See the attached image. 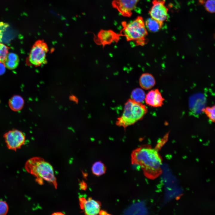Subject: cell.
Segmentation results:
<instances>
[{
  "label": "cell",
  "instance_id": "20",
  "mask_svg": "<svg viewBox=\"0 0 215 215\" xmlns=\"http://www.w3.org/2000/svg\"><path fill=\"white\" fill-rule=\"evenodd\" d=\"M5 67L9 69H14L18 65L19 62H14L6 59L4 63Z\"/></svg>",
  "mask_w": 215,
  "mask_h": 215
},
{
  "label": "cell",
  "instance_id": "2",
  "mask_svg": "<svg viewBox=\"0 0 215 215\" xmlns=\"http://www.w3.org/2000/svg\"><path fill=\"white\" fill-rule=\"evenodd\" d=\"M24 167L28 172L36 177V181L39 184H43V180H45L53 184L57 188V184L53 168L43 158H32L27 161Z\"/></svg>",
  "mask_w": 215,
  "mask_h": 215
},
{
  "label": "cell",
  "instance_id": "9",
  "mask_svg": "<svg viewBox=\"0 0 215 215\" xmlns=\"http://www.w3.org/2000/svg\"><path fill=\"white\" fill-rule=\"evenodd\" d=\"M79 202L81 208L83 210L86 215H97L101 210V203L91 197L86 199L84 197H81L79 199Z\"/></svg>",
  "mask_w": 215,
  "mask_h": 215
},
{
  "label": "cell",
  "instance_id": "19",
  "mask_svg": "<svg viewBox=\"0 0 215 215\" xmlns=\"http://www.w3.org/2000/svg\"><path fill=\"white\" fill-rule=\"evenodd\" d=\"M215 0H207L205 4V9L209 12L213 13L215 12Z\"/></svg>",
  "mask_w": 215,
  "mask_h": 215
},
{
  "label": "cell",
  "instance_id": "25",
  "mask_svg": "<svg viewBox=\"0 0 215 215\" xmlns=\"http://www.w3.org/2000/svg\"><path fill=\"white\" fill-rule=\"evenodd\" d=\"M52 215H64V214L62 213L61 212H55L53 213Z\"/></svg>",
  "mask_w": 215,
  "mask_h": 215
},
{
  "label": "cell",
  "instance_id": "22",
  "mask_svg": "<svg viewBox=\"0 0 215 215\" xmlns=\"http://www.w3.org/2000/svg\"><path fill=\"white\" fill-rule=\"evenodd\" d=\"M6 59L12 61L19 62V59L18 55L13 53H8Z\"/></svg>",
  "mask_w": 215,
  "mask_h": 215
},
{
  "label": "cell",
  "instance_id": "24",
  "mask_svg": "<svg viewBox=\"0 0 215 215\" xmlns=\"http://www.w3.org/2000/svg\"><path fill=\"white\" fill-rule=\"evenodd\" d=\"M80 186L81 189L83 190H85L87 187L86 185L84 182H81Z\"/></svg>",
  "mask_w": 215,
  "mask_h": 215
},
{
  "label": "cell",
  "instance_id": "10",
  "mask_svg": "<svg viewBox=\"0 0 215 215\" xmlns=\"http://www.w3.org/2000/svg\"><path fill=\"white\" fill-rule=\"evenodd\" d=\"M120 34H117L111 30H101L96 37L95 41L97 44L104 47L107 44H110L113 42H117L121 36Z\"/></svg>",
  "mask_w": 215,
  "mask_h": 215
},
{
  "label": "cell",
  "instance_id": "23",
  "mask_svg": "<svg viewBox=\"0 0 215 215\" xmlns=\"http://www.w3.org/2000/svg\"><path fill=\"white\" fill-rule=\"evenodd\" d=\"M5 67L4 63L0 62V75L4 73L5 71Z\"/></svg>",
  "mask_w": 215,
  "mask_h": 215
},
{
  "label": "cell",
  "instance_id": "1",
  "mask_svg": "<svg viewBox=\"0 0 215 215\" xmlns=\"http://www.w3.org/2000/svg\"><path fill=\"white\" fill-rule=\"evenodd\" d=\"M131 162L140 167L144 175L150 179L158 175L162 165V159L157 150L148 145L141 146L132 152Z\"/></svg>",
  "mask_w": 215,
  "mask_h": 215
},
{
  "label": "cell",
  "instance_id": "8",
  "mask_svg": "<svg viewBox=\"0 0 215 215\" xmlns=\"http://www.w3.org/2000/svg\"><path fill=\"white\" fill-rule=\"evenodd\" d=\"M140 0H113V7L116 9L124 16L129 17L135 9Z\"/></svg>",
  "mask_w": 215,
  "mask_h": 215
},
{
  "label": "cell",
  "instance_id": "12",
  "mask_svg": "<svg viewBox=\"0 0 215 215\" xmlns=\"http://www.w3.org/2000/svg\"><path fill=\"white\" fill-rule=\"evenodd\" d=\"M139 83L141 87L145 90L152 88L155 85L154 78L150 74L146 73L142 75L139 79Z\"/></svg>",
  "mask_w": 215,
  "mask_h": 215
},
{
  "label": "cell",
  "instance_id": "18",
  "mask_svg": "<svg viewBox=\"0 0 215 215\" xmlns=\"http://www.w3.org/2000/svg\"><path fill=\"white\" fill-rule=\"evenodd\" d=\"M215 106L211 107H207L204 110L208 117L210 121L213 122H215Z\"/></svg>",
  "mask_w": 215,
  "mask_h": 215
},
{
  "label": "cell",
  "instance_id": "4",
  "mask_svg": "<svg viewBox=\"0 0 215 215\" xmlns=\"http://www.w3.org/2000/svg\"><path fill=\"white\" fill-rule=\"evenodd\" d=\"M147 112L145 105L129 99L125 104L123 114L117 118L116 124L125 129L141 119Z\"/></svg>",
  "mask_w": 215,
  "mask_h": 215
},
{
  "label": "cell",
  "instance_id": "17",
  "mask_svg": "<svg viewBox=\"0 0 215 215\" xmlns=\"http://www.w3.org/2000/svg\"><path fill=\"white\" fill-rule=\"evenodd\" d=\"M8 47L0 43V62L4 63L8 53Z\"/></svg>",
  "mask_w": 215,
  "mask_h": 215
},
{
  "label": "cell",
  "instance_id": "13",
  "mask_svg": "<svg viewBox=\"0 0 215 215\" xmlns=\"http://www.w3.org/2000/svg\"><path fill=\"white\" fill-rule=\"evenodd\" d=\"M24 104L23 98L20 96L17 95L12 96L9 102L10 108L14 111H18L22 109Z\"/></svg>",
  "mask_w": 215,
  "mask_h": 215
},
{
  "label": "cell",
  "instance_id": "16",
  "mask_svg": "<svg viewBox=\"0 0 215 215\" xmlns=\"http://www.w3.org/2000/svg\"><path fill=\"white\" fill-rule=\"evenodd\" d=\"M145 96L146 95L144 91L139 88L133 90L131 96V99L136 102L141 103L145 100Z\"/></svg>",
  "mask_w": 215,
  "mask_h": 215
},
{
  "label": "cell",
  "instance_id": "11",
  "mask_svg": "<svg viewBox=\"0 0 215 215\" xmlns=\"http://www.w3.org/2000/svg\"><path fill=\"white\" fill-rule=\"evenodd\" d=\"M145 100L147 105L154 107H158L163 105L164 99L159 90L156 89L151 90L146 95Z\"/></svg>",
  "mask_w": 215,
  "mask_h": 215
},
{
  "label": "cell",
  "instance_id": "15",
  "mask_svg": "<svg viewBox=\"0 0 215 215\" xmlns=\"http://www.w3.org/2000/svg\"><path fill=\"white\" fill-rule=\"evenodd\" d=\"M91 170L93 174L96 176H100L105 173L106 168L102 162L99 161L96 162L93 164Z\"/></svg>",
  "mask_w": 215,
  "mask_h": 215
},
{
  "label": "cell",
  "instance_id": "21",
  "mask_svg": "<svg viewBox=\"0 0 215 215\" xmlns=\"http://www.w3.org/2000/svg\"><path fill=\"white\" fill-rule=\"evenodd\" d=\"M8 210V206L6 202L0 200V215H6Z\"/></svg>",
  "mask_w": 215,
  "mask_h": 215
},
{
  "label": "cell",
  "instance_id": "3",
  "mask_svg": "<svg viewBox=\"0 0 215 215\" xmlns=\"http://www.w3.org/2000/svg\"><path fill=\"white\" fill-rule=\"evenodd\" d=\"M122 25L123 28L120 34L124 36L127 41H133L137 45L143 46L147 43L148 32L142 17L138 16L128 23L122 22Z\"/></svg>",
  "mask_w": 215,
  "mask_h": 215
},
{
  "label": "cell",
  "instance_id": "5",
  "mask_svg": "<svg viewBox=\"0 0 215 215\" xmlns=\"http://www.w3.org/2000/svg\"><path fill=\"white\" fill-rule=\"evenodd\" d=\"M48 50L47 44L43 40L36 41L32 47L26 63L27 65L36 67L45 64Z\"/></svg>",
  "mask_w": 215,
  "mask_h": 215
},
{
  "label": "cell",
  "instance_id": "7",
  "mask_svg": "<svg viewBox=\"0 0 215 215\" xmlns=\"http://www.w3.org/2000/svg\"><path fill=\"white\" fill-rule=\"evenodd\" d=\"M165 3V0H153V5L149 12L151 18L162 22L167 19L168 9Z\"/></svg>",
  "mask_w": 215,
  "mask_h": 215
},
{
  "label": "cell",
  "instance_id": "6",
  "mask_svg": "<svg viewBox=\"0 0 215 215\" xmlns=\"http://www.w3.org/2000/svg\"><path fill=\"white\" fill-rule=\"evenodd\" d=\"M4 137L7 145L10 149L16 150L24 143L25 136L21 131L14 129L6 133Z\"/></svg>",
  "mask_w": 215,
  "mask_h": 215
},
{
  "label": "cell",
  "instance_id": "14",
  "mask_svg": "<svg viewBox=\"0 0 215 215\" xmlns=\"http://www.w3.org/2000/svg\"><path fill=\"white\" fill-rule=\"evenodd\" d=\"M163 22H159L152 18H149L146 21L145 25L148 29L152 32L159 31L162 27Z\"/></svg>",
  "mask_w": 215,
  "mask_h": 215
}]
</instances>
